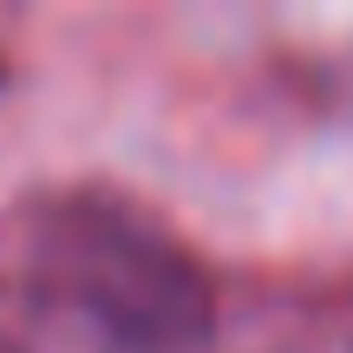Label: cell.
I'll use <instances>...</instances> for the list:
<instances>
[{
    "label": "cell",
    "instance_id": "obj_1",
    "mask_svg": "<svg viewBox=\"0 0 353 353\" xmlns=\"http://www.w3.org/2000/svg\"><path fill=\"white\" fill-rule=\"evenodd\" d=\"M26 288L118 353H190L216 327L196 249L112 190L72 183L26 210Z\"/></svg>",
    "mask_w": 353,
    "mask_h": 353
},
{
    "label": "cell",
    "instance_id": "obj_2",
    "mask_svg": "<svg viewBox=\"0 0 353 353\" xmlns=\"http://www.w3.org/2000/svg\"><path fill=\"white\" fill-rule=\"evenodd\" d=\"M0 353H20V347H13V341H7V334H0Z\"/></svg>",
    "mask_w": 353,
    "mask_h": 353
},
{
    "label": "cell",
    "instance_id": "obj_3",
    "mask_svg": "<svg viewBox=\"0 0 353 353\" xmlns=\"http://www.w3.org/2000/svg\"><path fill=\"white\" fill-rule=\"evenodd\" d=\"M0 79H7V46H0Z\"/></svg>",
    "mask_w": 353,
    "mask_h": 353
}]
</instances>
